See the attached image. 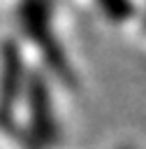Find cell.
Listing matches in <instances>:
<instances>
[{
    "label": "cell",
    "mask_w": 146,
    "mask_h": 149,
    "mask_svg": "<svg viewBox=\"0 0 146 149\" xmlns=\"http://www.w3.org/2000/svg\"><path fill=\"white\" fill-rule=\"evenodd\" d=\"M95 5L100 7V12H102L107 19H111V21H116V23L130 21V19H134L137 12H139V7H137L134 0H95Z\"/></svg>",
    "instance_id": "obj_1"
}]
</instances>
